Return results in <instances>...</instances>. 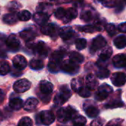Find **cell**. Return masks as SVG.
I'll use <instances>...</instances> for the list:
<instances>
[{
	"mask_svg": "<svg viewBox=\"0 0 126 126\" xmlns=\"http://www.w3.org/2000/svg\"><path fill=\"white\" fill-rule=\"evenodd\" d=\"M76 115H77V111L74 108L68 106L67 108H60L57 111L56 118L59 122L65 123L70 119H72Z\"/></svg>",
	"mask_w": 126,
	"mask_h": 126,
	"instance_id": "obj_1",
	"label": "cell"
},
{
	"mask_svg": "<svg viewBox=\"0 0 126 126\" xmlns=\"http://www.w3.org/2000/svg\"><path fill=\"white\" fill-rule=\"evenodd\" d=\"M71 92L69 90V88L65 85H63L59 88V92L56 94L54 97V102L57 105H62L66 101H68V99L71 97Z\"/></svg>",
	"mask_w": 126,
	"mask_h": 126,
	"instance_id": "obj_2",
	"label": "cell"
},
{
	"mask_svg": "<svg viewBox=\"0 0 126 126\" xmlns=\"http://www.w3.org/2000/svg\"><path fill=\"white\" fill-rule=\"evenodd\" d=\"M60 68L67 74H75L79 70V66L77 63L71 61V59L65 60L61 62Z\"/></svg>",
	"mask_w": 126,
	"mask_h": 126,
	"instance_id": "obj_3",
	"label": "cell"
},
{
	"mask_svg": "<svg viewBox=\"0 0 126 126\" xmlns=\"http://www.w3.org/2000/svg\"><path fill=\"white\" fill-rule=\"evenodd\" d=\"M112 91L113 89L110 85L107 84H103L99 87L98 91L95 94V98L96 100L102 101L109 96V94L112 92Z\"/></svg>",
	"mask_w": 126,
	"mask_h": 126,
	"instance_id": "obj_4",
	"label": "cell"
},
{
	"mask_svg": "<svg viewBox=\"0 0 126 126\" xmlns=\"http://www.w3.org/2000/svg\"><path fill=\"white\" fill-rule=\"evenodd\" d=\"M38 119L45 125H51L55 120L54 114L50 110H43L37 116Z\"/></svg>",
	"mask_w": 126,
	"mask_h": 126,
	"instance_id": "obj_5",
	"label": "cell"
},
{
	"mask_svg": "<svg viewBox=\"0 0 126 126\" xmlns=\"http://www.w3.org/2000/svg\"><path fill=\"white\" fill-rule=\"evenodd\" d=\"M106 45H107V42H106L105 39L102 36H98L96 38H94V40L92 41L90 51L91 53H94L96 51H97L98 50L106 46Z\"/></svg>",
	"mask_w": 126,
	"mask_h": 126,
	"instance_id": "obj_6",
	"label": "cell"
},
{
	"mask_svg": "<svg viewBox=\"0 0 126 126\" xmlns=\"http://www.w3.org/2000/svg\"><path fill=\"white\" fill-rule=\"evenodd\" d=\"M31 82L26 79H22L16 81L14 85V90L16 93H24L30 89Z\"/></svg>",
	"mask_w": 126,
	"mask_h": 126,
	"instance_id": "obj_7",
	"label": "cell"
},
{
	"mask_svg": "<svg viewBox=\"0 0 126 126\" xmlns=\"http://www.w3.org/2000/svg\"><path fill=\"white\" fill-rule=\"evenodd\" d=\"M6 45L11 51H17L20 47V42L15 35H11L5 41Z\"/></svg>",
	"mask_w": 126,
	"mask_h": 126,
	"instance_id": "obj_8",
	"label": "cell"
},
{
	"mask_svg": "<svg viewBox=\"0 0 126 126\" xmlns=\"http://www.w3.org/2000/svg\"><path fill=\"white\" fill-rule=\"evenodd\" d=\"M27 60L22 55H16L13 59V65L14 68L17 70L22 71L25 69L27 66Z\"/></svg>",
	"mask_w": 126,
	"mask_h": 126,
	"instance_id": "obj_9",
	"label": "cell"
},
{
	"mask_svg": "<svg viewBox=\"0 0 126 126\" xmlns=\"http://www.w3.org/2000/svg\"><path fill=\"white\" fill-rule=\"evenodd\" d=\"M111 82L115 86H122L126 82V75L122 72L115 73L111 77Z\"/></svg>",
	"mask_w": 126,
	"mask_h": 126,
	"instance_id": "obj_10",
	"label": "cell"
},
{
	"mask_svg": "<svg viewBox=\"0 0 126 126\" xmlns=\"http://www.w3.org/2000/svg\"><path fill=\"white\" fill-rule=\"evenodd\" d=\"M33 49H34L35 52L37 53L39 56L43 57H46L49 51L48 47L44 42H39L34 45Z\"/></svg>",
	"mask_w": 126,
	"mask_h": 126,
	"instance_id": "obj_11",
	"label": "cell"
},
{
	"mask_svg": "<svg viewBox=\"0 0 126 126\" xmlns=\"http://www.w3.org/2000/svg\"><path fill=\"white\" fill-rule=\"evenodd\" d=\"M59 36L63 40H69L71 39L74 35V31L71 27H63L60 28L59 30Z\"/></svg>",
	"mask_w": 126,
	"mask_h": 126,
	"instance_id": "obj_12",
	"label": "cell"
},
{
	"mask_svg": "<svg viewBox=\"0 0 126 126\" xmlns=\"http://www.w3.org/2000/svg\"><path fill=\"white\" fill-rule=\"evenodd\" d=\"M113 64L118 68L126 67V56L124 54L116 55L113 58Z\"/></svg>",
	"mask_w": 126,
	"mask_h": 126,
	"instance_id": "obj_13",
	"label": "cell"
},
{
	"mask_svg": "<svg viewBox=\"0 0 126 126\" xmlns=\"http://www.w3.org/2000/svg\"><path fill=\"white\" fill-rule=\"evenodd\" d=\"M49 19V15L43 12H38L33 15V20L39 25H44Z\"/></svg>",
	"mask_w": 126,
	"mask_h": 126,
	"instance_id": "obj_14",
	"label": "cell"
},
{
	"mask_svg": "<svg viewBox=\"0 0 126 126\" xmlns=\"http://www.w3.org/2000/svg\"><path fill=\"white\" fill-rule=\"evenodd\" d=\"M19 35H20L21 38L23 40H25V42H30L35 39L36 32L31 28H28V29H25L22 31H21Z\"/></svg>",
	"mask_w": 126,
	"mask_h": 126,
	"instance_id": "obj_15",
	"label": "cell"
},
{
	"mask_svg": "<svg viewBox=\"0 0 126 126\" xmlns=\"http://www.w3.org/2000/svg\"><path fill=\"white\" fill-rule=\"evenodd\" d=\"M40 91L44 95L50 94L53 90V85L48 81H42L39 85Z\"/></svg>",
	"mask_w": 126,
	"mask_h": 126,
	"instance_id": "obj_16",
	"label": "cell"
},
{
	"mask_svg": "<svg viewBox=\"0 0 126 126\" xmlns=\"http://www.w3.org/2000/svg\"><path fill=\"white\" fill-rule=\"evenodd\" d=\"M77 16V11L75 8H71L65 10V14L64 18L62 19V22L64 23H68L72 19H75Z\"/></svg>",
	"mask_w": 126,
	"mask_h": 126,
	"instance_id": "obj_17",
	"label": "cell"
},
{
	"mask_svg": "<svg viewBox=\"0 0 126 126\" xmlns=\"http://www.w3.org/2000/svg\"><path fill=\"white\" fill-rule=\"evenodd\" d=\"M41 31L43 34L47 35V36H53L56 34V26L52 24H45L44 25H42V28H41Z\"/></svg>",
	"mask_w": 126,
	"mask_h": 126,
	"instance_id": "obj_18",
	"label": "cell"
},
{
	"mask_svg": "<svg viewBox=\"0 0 126 126\" xmlns=\"http://www.w3.org/2000/svg\"><path fill=\"white\" fill-rule=\"evenodd\" d=\"M38 100L36 99V98H29L28 99L25 104L23 105V107L25 108V110H28V111H31V110H33L38 105Z\"/></svg>",
	"mask_w": 126,
	"mask_h": 126,
	"instance_id": "obj_19",
	"label": "cell"
},
{
	"mask_svg": "<svg viewBox=\"0 0 126 126\" xmlns=\"http://www.w3.org/2000/svg\"><path fill=\"white\" fill-rule=\"evenodd\" d=\"M98 84H99L98 81L94 75H93L92 74H90L87 76L86 85H87V88L88 89H90V90L96 89V88L98 86Z\"/></svg>",
	"mask_w": 126,
	"mask_h": 126,
	"instance_id": "obj_20",
	"label": "cell"
},
{
	"mask_svg": "<svg viewBox=\"0 0 126 126\" xmlns=\"http://www.w3.org/2000/svg\"><path fill=\"white\" fill-rule=\"evenodd\" d=\"M2 20L5 24L12 25H14V24H16L17 22L18 16H16V15L15 14H13V13L12 14H5L3 16Z\"/></svg>",
	"mask_w": 126,
	"mask_h": 126,
	"instance_id": "obj_21",
	"label": "cell"
},
{
	"mask_svg": "<svg viewBox=\"0 0 126 126\" xmlns=\"http://www.w3.org/2000/svg\"><path fill=\"white\" fill-rule=\"evenodd\" d=\"M9 105L12 109L19 110L23 107V101L19 98H13L11 99L9 102Z\"/></svg>",
	"mask_w": 126,
	"mask_h": 126,
	"instance_id": "obj_22",
	"label": "cell"
},
{
	"mask_svg": "<svg viewBox=\"0 0 126 126\" xmlns=\"http://www.w3.org/2000/svg\"><path fill=\"white\" fill-rule=\"evenodd\" d=\"M112 53H113V50L110 47H108L105 48L99 54V61H102V62L108 61L111 56Z\"/></svg>",
	"mask_w": 126,
	"mask_h": 126,
	"instance_id": "obj_23",
	"label": "cell"
},
{
	"mask_svg": "<svg viewBox=\"0 0 126 126\" xmlns=\"http://www.w3.org/2000/svg\"><path fill=\"white\" fill-rule=\"evenodd\" d=\"M113 43H114V45L119 49L125 47H126V36L124 35H120L117 36L116 38H115Z\"/></svg>",
	"mask_w": 126,
	"mask_h": 126,
	"instance_id": "obj_24",
	"label": "cell"
},
{
	"mask_svg": "<svg viewBox=\"0 0 126 126\" xmlns=\"http://www.w3.org/2000/svg\"><path fill=\"white\" fill-rule=\"evenodd\" d=\"M85 113L90 118H95L99 115V110L94 105H90L87 108L85 107Z\"/></svg>",
	"mask_w": 126,
	"mask_h": 126,
	"instance_id": "obj_25",
	"label": "cell"
},
{
	"mask_svg": "<svg viewBox=\"0 0 126 126\" xmlns=\"http://www.w3.org/2000/svg\"><path fill=\"white\" fill-rule=\"evenodd\" d=\"M30 67L33 70L38 71V70H40V69L43 68V67H44V62H43L42 60L33 59L30 62Z\"/></svg>",
	"mask_w": 126,
	"mask_h": 126,
	"instance_id": "obj_26",
	"label": "cell"
},
{
	"mask_svg": "<svg viewBox=\"0 0 126 126\" xmlns=\"http://www.w3.org/2000/svg\"><path fill=\"white\" fill-rule=\"evenodd\" d=\"M102 29L99 25H88L82 28V31L85 33H94L96 31H100Z\"/></svg>",
	"mask_w": 126,
	"mask_h": 126,
	"instance_id": "obj_27",
	"label": "cell"
},
{
	"mask_svg": "<svg viewBox=\"0 0 126 126\" xmlns=\"http://www.w3.org/2000/svg\"><path fill=\"white\" fill-rule=\"evenodd\" d=\"M11 71V67L9 63L6 61L0 62V75H6Z\"/></svg>",
	"mask_w": 126,
	"mask_h": 126,
	"instance_id": "obj_28",
	"label": "cell"
},
{
	"mask_svg": "<svg viewBox=\"0 0 126 126\" xmlns=\"http://www.w3.org/2000/svg\"><path fill=\"white\" fill-rule=\"evenodd\" d=\"M71 87H72V89L74 91L78 92L79 91V89L83 87V81H82V79L81 78H75V79H72V81H71Z\"/></svg>",
	"mask_w": 126,
	"mask_h": 126,
	"instance_id": "obj_29",
	"label": "cell"
},
{
	"mask_svg": "<svg viewBox=\"0 0 126 126\" xmlns=\"http://www.w3.org/2000/svg\"><path fill=\"white\" fill-rule=\"evenodd\" d=\"M70 59L77 64H80L84 61V56L81 53L74 51L70 54Z\"/></svg>",
	"mask_w": 126,
	"mask_h": 126,
	"instance_id": "obj_30",
	"label": "cell"
},
{
	"mask_svg": "<svg viewBox=\"0 0 126 126\" xmlns=\"http://www.w3.org/2000/svg\"><path fill=\"white\" fill-rule=\"evenodd\" d=\"M63 56H64V53H63L62 50H56L51 55L50 61L55 62L59 64V63L62 62V59Z\"/></svg>",
	"mask_w": 126,
	"mask_h": 126,
	"instance_id": "obj_31",
	"label": "cell"
},
{
	"mask_svg": "<svg viewBox=\"0 0 126 126\" xmlns=\"http://www.w3.org/2000/svg\"><path fill=\"white\" fill-rule=\"evenodd\" d=\"M72 120H73V122H74V125H80V126H82V125H84L86 123V119L82 115H78V114L76 115L72 119Z\"/></svg>",
	"mask_w": 126,
	"mask_h": 126,
	"instance_id": "obj_32",
	"label": "cell"
},
{
	"mask_svg": "<svg viewBox=\"0 0 126 126\" xmlns=\"http://www.w3.org/2000/svg\"><path fill=\"white\" fill-rule=\"evenodd\" d=\"M17 16L20 21L25 22V21H28L31 19V14L28 11H22L18 14Z\"/></svg>",
	"mask_w": 126,
	"mask_h": 126,
	"instance_id": "obj_33",
	"label": "cell"
},
{
	"mask_svg": "<svg viewBox=\"0 0 126 126\" xmlns=\"http://www.w3.org/2000/svg\"><path fill=\"white\" fill-rule=\"evenodd\" d=\"M18 126H33V121L28 116L22 117L19 120Z\"/></svg>",
	"mask_w": 126,
	"mask_h": 126,
	"instance_id": "obj_34",
	"label": "cell"
},
{
	"mask_svg": "<svg viewBox=\"0 0 126 126\" xmlns=\"http://www.w3.org/2000/svg\"><path fill=\"white\" fill-rule=\"evenodd\" d=\"M110 75V72L107 69V68H100L97 73H96V76L99 79H105V78H107Z\"/></svg>",
	"mask_w": 126,
	"mask_h": 126,
	"instance_id": "obj_35",
	"label": "cell"
},
{
	"mask_svg": "<svg viewBox=\"0 0 126 126\" xmlns=\"http://www.w3.org/2000/svg\"><path fill=\"white\" fill-rule=\"evenodd\" d=\"M48 70L52 73H56L59 71V64L53 61H50L48 63Z\"/></svg>",
	"mask_w": 126,
	"mask_h": 126,
	"instance_id": "obj_36",
	"label": "cell"
},
{
	"mask_svg": "<svg viewBox=\"0 0 126 126\" xmlns=\"http://www.w3.org/2000/svg\"><path fill=\"white\" fill-rule=\"evenodd\" d=\"M7 8L9 11L11 12H15L19 8V5L17 2L16 1H11V2H9L7 5Z\"/></svg>",
	"mask_w": 126,
	"mask_h": 126,
	"instance_id": "obj_37",
	"label": "cell"
},
{
	"mask_svg": "<svg viewBox=\"0 0 126 126\" xmlns=\"http://www.w3.org/2000/svg\"><path fill=\"white\" fill-rule=\"evenodd\" d=\"M78 94H79V96H81L82 97H85V98L89 97L91 94L90 89H88L87 87H84V86L79 89V91H78Z\"/></svg>",
	"mask_w": 126,
	"mask_h": 126,
	"instance_id": "obj_38",
	"label": "cell"
},
{
	"mask_svg": "<svg viewBox=\"0 0 126 126\" xmlns=\"http://www.w3.org/2000/svg\"><path fill=\"white\" fill-rule=\"evenodd\" d=\"M75 45L78 50H83L87 45V41L85 39H78L76 41Z\"/></svg>",
	"mask_w": 126,
	"mask_h": 126,
	"instance_id": "obj_39",
	"label": "cell"
},
{
	"mask_svg": "<svg viewBox=\"0 0 126 126\" xmlns=\"http://www.w3.org/2000/svg\"><path fill=\"white\" fill-rule=\"evenodd\" d=\"M81 19L84 22H90L93 19V14L91 11H86L81 14Z\"/></svg>",
	"mask_w": 126,
	"mask_h": 126,
	"instance_id": "obj_40",
	"label": "cell"
},
{
	"mask_svg": "<svg viewBox=\"0 0 126 126\" xmlns=\"http://www.w3.org/2000/svg\"><path fill=\"white\" fill-rule=\"evenodd\" d=\"M105 30L110 36H113L116 33V28L113 24H108L105 26Z\"/></svg>",
	"mask_w": 126,
	"mask_h": 126,
	"instance_id": "obj_41",
	"label": "cell"
},
{
	"mask_svg": "<svg viewBox=\"0 0 126 126\" xmlns=\"http://www.w3.org/2000/svg\"><path fill=\"white\" fill-rule=\"evenodd\" d=\"M65 14V9L62 8H58V9L56 11V12H55V16H56L58 19L62 21L63 18H64Z\"/></svg>",
	"mask_w": 126,
	"mask_h": 126,
	"instance_id": "obj_42",
	"label": "cell"
},
{
	"mask_svg": "<svg viewBox=\"0 0 126 126\" xmlns=\"http://www.w3.org/2000/svg\"><path fill=\"white\" fill-rule=\"evenodd\" d=\"M123 102H122L120 100H115L113 102H110L109 103H108L105 107L106 108H117V107H121L123 106Z\"/></svg>",
	"mask_w": 126,
	"mask_h": 126,
	"instance_id": "obj_43",
	"label": "cell"
},
{
	"mask_svg": "<svg viewBox=\"0 0 126 126\" xmlns=\"http://www.w3.org/2000/svg\"><path fill=\"white\" fill-rule=\"evenodd\" d=\"M99 1L105 7L111 8L116 5V0H99Z\"/></svg>",
	"mask_w": 126,
	"mask_h": 126,
	"instance_id": "obj_44",
	"label": "cell"
},
{
	"mask_svg": "<svg viewBox=\"0 0 126 126\" xmlns=\"http://www.w3.org/2000/svg\"><path fill=\"white\" fill-rule=\"evenodd\" d=\"M122 122L120 119H114L110 121L106 126H122Z\"/></svg>",
	"mask_w": 126,
	"mask_h": 126,
	"instance_id": "obj_45",
	"label": "cell"
},
{
	"mask_svg": "<svg viewBox=\"0 0 126 126\" xmlns=\"http://www.w3.org/2000/svg\"><path fill=\"white\" fill-rule=\"evenodd\" d=\"M102 125H103V121L100 118L93 120L91 124V126H102Z\"/></svg>",
	"mask_w": 126,
	"mask_h": 126,
	"instance_id": "obj_46",
	"label": "cell"
},
{
	"mask_svg": "<svg viewBox=\"0 0 126 126\" xmlns=\"http://www.w3.org/2000/svg\"><path fill=\"white\" fill-rule=\"evenodd\" d=\"M118 30L120 32L126 33V22H123V23L119 24L118 26Z\"/></svg>",
	"mask_w": 126,
	"mask_h": 126,
	"instance_id": "obj_47",
	"label": "cell"
},
{
	"mask_svg": "<svg viewBox=\"0 0 126 126\" xmlns=\"http://www.w3.org/2000/svg\"><path fill=\"white\" fill-rule=\"evenodd\" d=\"M72 0H53V2L56 4H65L69 3Z\"/></svg>",
	"mask_w": 126,
	"mask_h": 126,
	"instance_id": "obj_48",
	"label": "cell"
},
{
	"mask_svg": "<svg viewBox=\"0 0 126 126\" xmlns=\"http://www.w3.org/2000/svg\"><path fill=\"white\" fill-rule=\"evenodd\" d=\"M5 93L3 92L2 90L0 89V104H2L5 99Z\"/></svg>",
	"mask_w": 126,
	"mask_h": 126,
	"instance_id": "obj_49",
	"label": "cell"
},
{
	"mask_svg": "<svg viewBox=\"0 0 126 126\" xmlns=\"http://www.w3.org/2000/svg\"><path fill=\"white\" fill-rule=\"evenodd\" d=\"M5 56H6V55H5V52L0 49V57H5Z\"/></svg>",
	"mask_w": 126,
	"mask_h": 126,
	"instance_id": "obj_50",
	"label": "cell"
},
{
	"mask_svg": "<svg viewBox=\"0 0 126 126\" xmlns=\"http://www.w3.org/2000/svg\"><path fill=\"white\" fill-rule=\"evenodd\" d=\"M2 114L1 111H0V120H2Z\"/></svg>",
	"mask_w": 126,
	"mask_h": 126,
	"instance_id": "obj_51",
	"label": "cell"
},
{
	"mask_svg": "<svg viewBox=\"0 0 126 126\" xmlns=\"http://www.w3.org/2000/svg\"><path fill=\"white\" fill-rule=\"evenodd\" d=\"M75 126H80V125H75ZM82 126H84V125H82Z\"/></svg>",
	"mask_w": 126,
	"mask_h": 126,
	"instance_id": "obj_52",
	"label": "cell"
},
{
	"mask_svg": "<svg viewBox=\"0 0 126 126\" xmlns=\"http://www.w3.org/2000/svg\"><path fill=\"white\" fill-rule=\"evenodd\" d=\"M125 3H126V0H125Z\"/></svg>",
	"mask_w": 126,
	"mask_h": 126,
	"instance_id": "obj_53",
	"label": "cell"
}]
</instances>
